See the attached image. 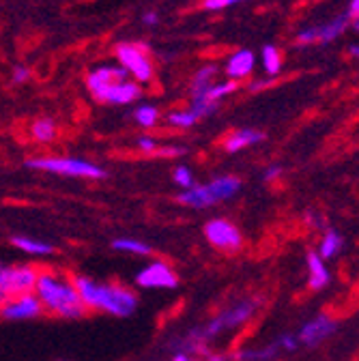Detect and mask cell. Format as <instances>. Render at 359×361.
I'll list each match as a JSON object with an SVG mask.
<instances>
[{
  "label": "cell",
  "instance_id": "b9f144b4",
  "mask_svg": "<svg viewBox=\"0 0 359 361\" xmlns=\"http://www.w3.org/2000/svg\"><path fill=\"white\" fill-rule=\"evenodd\" d=\"M5 301H7V295H5L3 290H0V305H3Z\"/></svg>",
  "mask_w": 359,
  "mask_h": 361
},
{
  "label": "cell",
  "instance_id": "52a82bcc",
  "mask_svg": "<svg viewBox=\"0 0 359 361\" xmlns=\"http://www.w3.org/2000/svg\"><path fill=\"white\" fill-rule=\"evenodd\" d=\"M136 284L147 290H172L178 284L174 269L164 260H153L142 267L136 276Z\"/></svg>",
  "mask_w": 359,
  "mask_h": 361
},
{
  "label": "cell",
  "instance_id": "60d3db41",
  "mask_svg": "<svg viewBox=\"0 0 359 361\" xmlns=\"http://www.w3.org/2000/svg\"><path fill=\"white\" fill-rule=\"evenodd\" d=\"M145 24H149V26H153V24H157V16L151 11V13H147L145 16Z\"/></svg>",
  "mask_w": 359,
  "mask_h": 361
},
{
  "label": "cell",
  "instance_id": "ac0fdd59",
  "mask_svg": "<svg viewBox=\"0 0 359 361\" xmlns=\"http://www.w3.org/2000/svg\"><path fill=\"white\" fill-rule=\"evenodd\" d=\"M178 202L192 207V209H207L213 207V200L207 192V185H192L190 190H183L178 194Z\"/></svg>",
  "mask_w": 359,
  "mask_h": 361
},
{
  "label": "cell",
  "instance_id": "836d02e7",
  "mask_svg": "<svg viewBox=\"0 0 359 361\" xmlns=\"http://www.w3.org/2000/svg\"><path fill=\"white\" fill-rule=\"evenodd\" d=\"M138 147H140V151H145V153H155V151H157V142H155L153 138H149V135H142V138L138 140Z\"/></svg>",
  "mask_w": 359,
  "mask_h": 361
},
{
  "label": "cell",
  "instance_id": "7c38bea8",
  "mask_svg": "<svg viewBox=\"0 0 359 361\" xmlns=\"http://www.w3.org/2000/svg\"><path fill=\"white\" fill-rule=\"evenodd\" d=\"M305 264H308V286L312 290H323L331 284V271L317 252H308Z\"/></svg>",
  "mask_w": 359,
  "mask_h": 361
},
{
  "label": "cell",
  "instance_id": "d6986e66",
  "mask_svg": "<svg viewBox=\"0 0 359 361\" xmlns=\"http://www.w3.org/2000/svg\"><path fill=\"white\" fill-rule=\"evenodd\" d=\"M342 250H344V239H342V235H340L338 231L329 228V231H325V235H323V239H321V245H319V252H317V254H319L323 260H331V258L340 256Z\"/></svg>",
  "mask_w": 359,
  "mask_h": 361
},
{
  "label": "cell",
  "instance_id": "8d00e7d4",
  "mask_svg": "<svg viewBox=\"0 0 359 361\" xmlns=\"http://www.w3.org/2000/svg\"><path fill=\"white\" fill-rule=\"evenodd\" d=\"M28 69L26 67H16V73H13V80L16 82H24V80H28Z\"/></svg>",
  "mask_w": 359,
  "mask_h": 361
},
{
  "label": "cell",
  "instance_id": "cb8c5ba5",
  "mask_svg": "<svg viewBox=\"0 0 359 361\" xmlns=\"http://www.w3.org/2000/svg\"><path fill=\"white\" fill-rule=\"evenodd\" d=\"M32 135L39 142H50L56 135V125L50 118H41L32 125Z\"/></svg>",
  "mask_w": 359,
  "mask_h": 361
},
{
  "label": "cell",
  "instance_id": "74e56055",
  "mask_svg": "<svg viewBox=\"0 0 359 361\" xmlns=\"http://www.w3.org/2000/svg\"><path fill=\"white\" fill-rule=\"evenodd\" d=\"M205 361H229V357L226 355H217V353H207Z\"/></svg>",
  "mask_w": 359,
  "mask_h": 361
},
{
  "label": "cell",
  "instance_id": "4316f807",
  "mask_svg": "<svg viewBox=\"0 0 359 361\" xmlns=\"http://www.w3.org/2000/svg\"><path fill=\"white\" fill-rule=\"evenodd\" d=\"M237 88V84L235 82H224V84H213L207 93H205V97L200 99V102H217L219 97H224V95H229V93H233V90Z\"/></svg>",
  "mask_w": 359,
  "mask_h": 361
},
{
  "label": "cell",
  "instance_id": "e575fe53",
  "mask_svg": "<svg viewBox=\"0 0 359 361\" xmlns=\"http://www.w3.org/2000/svg\"><path fill=\"white\" fill-rule=\"evenodd\" d=\"M357 11H359V0H351V5H348V11L344 13L348 20H357Z\"/></svg>",
  "mask_w": 359,
  "mask_h": 361
},
{
  "label": "cell",
  "instance_id": "277c9868",
  "mask_svg": "<svg viewBox=\"0 0 359 361\" xmlns=\"http://www.w3.org/2000/svg\"><path fill=\"white\" fill-rule=\"evenodd\" d=\"M28 168L52 172V174H63V176H80V178H104L106 170L99 168L97 164L75 159V157H37L26 161Z\"/></svg>",
  "mask_w": 359,
  "mask_h": 361
},
{
  "label": "cell",
  "instance_id": "8fae6325",
  "mask_svg": "<svg viewBox=\"0 0 359 361\" xmlns=\"http://www.w3.org/2000/svg\"><path fill=\"white\" fill-rule=\"evenodd\" d=\"M127 78V71L125 69H112V67H104V69H97L88 75V88H91V93L104 102L106 99V93L110 90V86H114L116 82H123Z\"/></svg>",
  "mask_w": 359,
  "mask_h": 361
},
{
  "label": "cell",
  "instance_id": "6da1fadb",
  "mask_svg": "<svg viewBox=\"0 0 359 361\" xmlns=\"http://www.w3.org/2000/svg\"><path fill=\"white\" fill-rule=\"evenodd\" d=\"M71 282L86 310L106 312V314L118 316V319L131 316L138 310V295L131 288H125L121 284H110V282H97L88 276H75Z\"/></svg>",
  "mask_w": 359,
  "mask_h": 361
},
{
  "label": "cell",
  "instance_id": "8992f818",
  "mask_svg": "<svg viewBox=\"0 0 359 361\" xmlns=\"http://www.w3.org/2000/svg\"><path fill=\"white\" fill-rule=\"evenodd\" d=\"M207 241L219 252H237L243 245V235L231 219L215 217L205 224Z\"/></svg>",
  "mask_w": 359,
  "mask_h": 361
},
{
  "label": "cell",
  "instance_id": "d6a6232c",
  "mask_svg": "<svg viewBox=\"0 0 359 361\" xmlns=\"http://www.w3.org/2000/svg\"><path fill=\"white\" fill-rule=\"evenodd\" d=\"M299 43H314V41H319V28H308L303 32H299Z\"/></svg>",
  "mask_w": 359,
  "mask_h": 361
},
{
  "label": "cell",
  "instance_id": "83f0119b",
  "mask_svg": "<svg viewBox=\"0 0 359 361\" xmlns=\"http://www.w3.org/2000/svg\"><path fill=\"white\" fill-rule=\"evenodd\" d=\"M168 121H170V125H174V127H192L198 118L194 116L192 110H188V112H170V114H168Z\"/></svg>",
  "mask_w": 359,
  "mask_h": 361
},
{
  "label": "cell",
  "instance_id": "d590c367",
  "mask_svg": "<svg viewBox=\"0 0 359 361\" xmlns=\"http://www.w3.org/2000/svg\"><path fill=\"white\" fill-rule=\"evenodd\" d=\"M280 172H282V168H280V166L267 168V172H264V180H274V178H278V176H280Z\"/></svg>",
  "mask_w": 359,
  "mask_h": 361
},
{
  "label": "cell",
  "instance_id": "3957f363",
  "mask_svg": "<svg viewBox=\"0 0 359 361\" xmlns=\"http://www.w3.org/2000/svg\"><path fill=\"white\" fill-rule=\"evenodd\" d=\"M260 307V299L256 297H250V299H241L237 303H233L231 307L226 310H221L215 319H211L207 325L202 327H196L198 336L202 342H209L221 334H226V331H233V329H239L243 325H248L252 319H254V314L258 312Z\"/></svg>",
  "mask_w": 359,
  "mask_h": 361
},
{
  "label": "cell",
  "instance_id": "4fadbf2b",
  "mask_svg": "<svg viewBox=\"0 0 359 361\" xmlns=\"http://www.w3.org/2000/svg\"><path fill=\"white\" fill-rule=\"evenodd\" d=\"M239 190H241V180L237 176H219V178H213L207 185V192H209L213 204L231 200L233 196L239 194Z\"/></svg>",
  "mask_w": 359,
  "mask_h": 361
},
{
  "label": "cell",
  "instance_id": "484cf974",
  "mask_svg": "<svg viewBox=\"0 0 359 361\" xmlns=\"http://www.w3.org/2000/svg\"><path fill=\"white\" fill-rule=\"evenodd\" d=\"M133 118H136V123L140 127H153L159 118V112L153 106H140L136 112H133Z\"/></svg>",
  "mask_w": 359,
  "mask_h": 361
},
{
  "label": "cell",
  "instance_id": "30bf717a",
  "mask_svg": "<svg viewBox=\"0 0 359 361\" xmlns=\"http://www.w3.org/2000/svg\"><path fill=\"white\" fill-rule=\"evenodd\" d=\"M336 331H338V321L334 319V316H329V314H319V316H314L312 321H308V323L299 329L297 340H299V344L312 348V346H319V344H323L325 340H329Z\"/></svg>",
  "mask_w": 359,
  "mask_h": 361
},
{
  "label": "cell",
  "instance_id": "d4e9b609",
  "mask_svg": "<svg viewBox=\"0 0 359 361\" xmlns=\"http://www.w3.org/2000/svg\"><path fill=\"white\" fill-rule=\"evenodd\" d=\"M262 65H264V71L276 75L282 67V59H280V52L274 45H264L262 48Z\"/></svg>",
  "mask_w": 359,
  "mask_h": 361
},
{
  "label": "cell",
  "instance_id": "ab89813d",
  "mask_svg": "<svg viewBox=\"0 0 359 361\" xmlns=\"http://www.w3.org/2000/svg\"><path fill=\"white\" fill-rule=\"evenodd\" d=\"M172 361H196V357H192V355H185V353H174Z\"/></svg>",
  "mask_w": 359,
  "mask_h": 361
},
{
  "label": "cell",
  "instance_id": "9c48e42d",
  "mask_svg": "<svg viewBox=\"0 0 359 361\" xmlns=\"http://www.w3.org/2000/svg\"><path fill=\"white\" fill-rule=\"evenodd\" d=\"M41 314H43V307L35 293L7 297V301L0 305V316L7 321H30Z\"/></svg>",
  "mask_w": 359,
  "mask_h": 361
},
{
  "label": "cell",
  "instance_id": "5b68a950",
  "mask_svg": "<svg viewBox=\"0 0 359 361\" xmlns=\"http://www.w3.org/2000/svg\"><path fill=\"white\" fill-rule=\"evenodd\" d=\"M39 271L30 264H0V290L7 297L28 295L35 290Z\"/></svg>",
  "mask_w": 359,
  "mask_h": 361
},
{
  "label": "cell",
  "instance_id": "9a60e30c",
  "mask_svg": "<svg viewBox=\"0 0 359 361\" xmlns=\"http://www.w3.org/2000/svg\"><path fill=\"white\" fill-rule=\"evenodd\" d=\"M280 353L278 342L267 344L262 348H239L233 353V361H274Z\"/></svg>",
  "mask_w": 359,
  "mask_h": 361
},
{
  "label": "cell",
  "instance_id": "ffe728a7",
  "mask_svg": "<svg viewBox=\"0 0 359 361\" xmlns=\"http://www.w3.org/2000/svg\"><path fill=\"white\" fill-rule=\"evenodd\" d=\"M13 241V245L18 247V250H22L24 254H28V256H50L52 252H54V247L48 243V241H41V239H32V237H13L11 239Z\"/></svg>",
  "mask_w": 359,
  "mask_h": 361
},
{
  "label": "cell",
  "instance_id": "e0dca14e",
  "mask_svg": "<svg viewBox=\"0 0 359 361\" xmlns=\"http://www.w3.org/2000/svg\"><path fill=\"white\" fill-rule=\"evenodd\" d=\"M254 69V54L250 50H239L231 56L229 65H226V73L231 78H245L250 75V71Z\"/></svg>",
  "mask_w": 359,
  "mask_h": 361
},
{
  "label": "cell",
  "instance_id": "f1b7e54d",
  "mask_svg": "<svg viewBox=\"0 0 359 361\" xmlns=\"http://www.w3.org/2000/svg\"><path fill=\"white\" fill-rule=\"evenodd\" d=\"M172 178H174V183H176L178 188H183V190H190V188L194 185V176H192L190 168H185V166H178V168L174 170Z\"/></svg>",
  "mask_w": 359,
  "mask_h": 361
},
{
  "label": "cell",
  "instance_id": "5bb4252c",
  "mask_svg": "<svg viewBox=\"0 0 359 361\" xmlns=\"http://www.w3.org/2000/svg\"><path fill=\"white\" fill-rule=\"evenodd\" d=\"M140 97V86L133 84V82H116L114 86H110V90L106 93V99L104 102H110V104H129L133 99Z\"/></svg>",
  "mask_w": 359,
  "mask_h": 361
},
{
  "label": "cell",
  "instance_id": "7402d4cb",
  "mask_svg": "<svg viewBox=\"0 0 359 361\" xmlns=\"http://www.w3.org/2000/svg\"><path fill=\"white\" fill-rule=\"evenodd\" d=\"M112 247L116 252H125V254H133V256H149L153 250L149 243L140 241V239H131V237H123V239H114Z\"/></svg>",
  "mask_w": 359,
  "mask_h": 361
},
{
  "label": "cell",
  "instance_id": "7a4b0ae2",
  "mask_svg": "<svg viewBox=\"0 0 359 361\" xmlns=\"http://www.w3.org/2000/svg\"><path fill=\"white\" fill-rule=\"evenodd\" d=\"M32 293L41 301L43 310L61 316V319H82L86 314L73 282L54 271H39Z\"/></svg>",
  "mask_w": 359,
  "mask_h": 361
},
{
  "label": "cell",
  "instance_id": "2e32d148",
  "mask_svg": "<svg viewBox=\"0 0 359 361\" xmlns=\"http://www.w3.org/2000/svg\"><path fill=\"white\" fill-rule=\"evenodd\" d=\"M262 140H264V133H260L256 129H239L226 140V151L237 153V151H243V149H248L252 145H258Z\"/></svg>",
  "mask_w": 359,
  "mask_h": 361
},
{
  "label": "cell",
  "instance_id": "4dcf8cb0",
  "mask_svg": "<svg viewBox=\"0 0 359 361\" xmlns=\"http://www.w3.org/2000/svg\"><path fill=\"white\" fill-rule=\"evenodd\" d=\"M276 342H278L280 350H297V346H299V340H297L295 334H284Z\"/></svg>",
  "mask_w": 359,
  "mask_h": 361
},
{
  "label": "cell",
  "instance_id": "1f68e13d",
  "mask_svg": "<svg viewBox=\"0 0 359 361\" xmlns=\"http://www.w3.org/2000/svg\"><path fill=\"white\" fill-rule=\"evenodd\" d=\"M237 3H243V0H205V9L209 11H219V9H226L233 7Z\"/></svg>",
  "mask_w": 359,
  "mask_h": 361
},
{
  "label": "cell",
  "instance_id": "603a6c76",
  "mask_svg": "<svg viewBox=\"0 0 359 361\" xmlns=\"http://www.w3.org/2000/svg\"><path fill=\"white\" fill-rule=\"evenodd\" d=\"M346 20H348L346 16H340L338 20H334V22L321 26V28H319V41H321V43H329V41L338 39V37L344 32V28H346Z\"/></svg>",
  "mask_w": 359,
  "mask_h": 361
},
{
  "label": "cell",
  "instance_id": "f546056e",
  "mask_svg": "<svg viewBox=\"0 0 359 361\" xmlns=\"http://www.w3.org/2000/svg\"><path fill=\"white\" fill-rule=\"evenodd\" d=\"M215 110H217V102H194V104H192V112H194L196 118L211 116Z\"/></svg>",
  "mask_w": 359,
  "mask_h": 361
},
{
  "label": "cell",
  "instance_id": "ba28073f",
  "mask_svg": "<svg viewBox=\"0 0 359 361\" xmlns=\"http://www.w3.org/2000/svg\"><path fill=\"white\" fill-rule=\"evenodd\" d=\"M118 61L123 63L125 71H131V75L138 82H149L153 75V65L147 56V48L138 43H123L118 45Z\"/></svg>",
  "mask_w": 359,
  "mask_h": 361
},
{
  "label": "cell",
  "instance_id": "44dd1931",
  "mask_svg": "<svg viewBox=\"0 0 359 361\" xmlns=\"http://www.w3.org/2000/svg\"><path fill=\"white\" fill-rule=\"evenodd\" d=\"M213 78H215V67H202L194 80H192V95H194V102H200L205 97L207 90L213 86Z\"/></svg>",
  "mask_w": 359,
  "mask_h": 361
},
{
  "label": "cell",
  "instance_id": "f35d334b",
  "mask_svg": "<svg viewBox=\"0 0 359 361\" xmlns=\"http://www.w3.org/2000/svg\"><path fill=\"white\" fill-rule=\"evenodd\" d=\"M305 219L310 221V226H321V224H323V219H321L317 213H308V215H305Z\"/></svg>",
  "mask_w": 359,
  "mask_h": 361
}]
</instances>
